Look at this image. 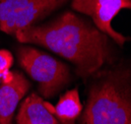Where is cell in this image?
<instances>
[{
    "instance_id": "1",
    "label": "cell",
    "mask_w": 131,
    "mask_h": 124,
    "mask_svg": "<svg viewBox=\"0 0 131 124\" xmlns=\"http://www.w3.org/2000/svg\"><path fill=\"white\" fill-rule=\"evenodd\" d=\"M14 37L21 43L43 46L67 59L82 78L98 72L111 55L107 36L70 11L45 24L20 30Z\"/></svg>"
},
{
    "instance_id": "2",
    "label": "cell",
    "mask_w": 131,
    "mask_h": 124,
    "mask_svg": "<svg viewBox=\"0 0 131 124\" xmlns=\"http://www.w3.org/2000/svg\"><path fill=\"white\" fill-rule=\"evenodd\" d=\"M78 123L131 124V70L116 67L95 79Z\"/></svg>"
},
{
    "instance_id": "3",
    "label": "cell",
    "mask_w": 131,
    "mask_h": 124,
    "mask_svg": "<svg viewBox=\"0 0 131 124\" xmlns=\"http://www.w3.org/2000/svg\"><path fill=\"white\" fill-rule=\"evenodd\" d=\"M17 59L23 70L39 84V93L42 98L55 97L70 82L69 66L33 46L18 47Z\"/></svg>"
},
{
    "instance_id": "4",
    "label": "cell",
    "mask_w": 131,
    "mask_h": 124,
    "mask_svg": "<svg viewBox=\"0 0 131 124\" xmlns=\"http://www.w3.org/2000/svg\"><path fill=\"white\" fill-rule=\"evenodd\" d=\"M67 0H0V30L13 35L36 25Z\"/></svg>"
},
{
    "instance_id": "5",
    "label": "cell",
    "mask_w": 131,
    "mask_h": 124,
    "mask_svg": "<svg viewBox=\"0 0 131 124\" xmlns=\"http://www.w3.org/2000/svg\"><path fill=\"white\" fill-rule=\"evenodd\" d=\"M73 10L91 17L99 30L119 46L131 40L112 27V19L123 9H131V0H73Z\"/></svg>"
},
{
    "instance_id": "6",
    "label": "cell",
    "mask_w": 131,
    "mask_h": 124,
    "mask_svg": "<svg viewBox=\"0 0 131 124\" xmlns=\"http://www.w3.org/2000/svg\"><path fill=\"white\" fill-rule=\"evenodd\" d=\"M31 84L19 71H9L0 82V124H13V117L21 99Z\"/></svg>"
},
{
    "instance_id": "7",
    "label": "cell",
    "mask_w": 131,
    "mask_h": 124,
    "mask_svg": "<svg viewBox=\"0 0 131 124\" xmlns=\"http://www.w3.org/2000/svg\"><path fill=\"white\" fill-rule=\"evenodd\" d=\"M16 124H60L54 115V106L32 93L20 105Z\"/></svg>"
},
{
    "instance_id": "8",
    "label": "cell",
    "mask_w": 131,
    "mask_h": 124,
    "mask_svg": "<svg viewBox=\"0 0 131 124\" xmlns=\"http://www.w3.org/2000/svg\"><path fill=\"white\" fill-rule=\"evenodd\" d=\"M83 110L77 89L65 92L54 106V115L60 124H76Z\"/></svg>"
},
{
    "instance_id": "9",
    "label": "cell",
    "mask_w": 131,
    "mask_h": 124,
    "mask_svg": "<svg viewBox=\"0 0 131 124\" xmlns=\"http://www.w3.org/2000/svg\"><path fill=\"white\" fill-rule=\"evenodd\" d=\"M13 64V56L10 51L1 49L0 50V82L4 75L11 69Z\"/></svg>"
}]
</instances>
